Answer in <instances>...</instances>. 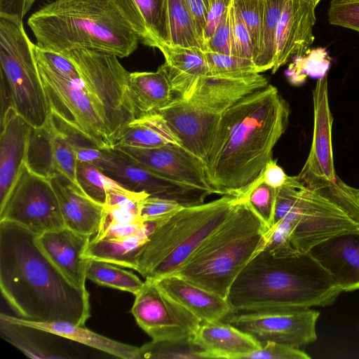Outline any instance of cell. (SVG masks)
Masks as SVG:
<instances>
[{
	"label": "cell",
	"instance_id": "52a82bcc",
	"mask_svg": "<svg viewBox=\"0 0 359 359\" xmlns=\"http://www.w3.org/2000/svg\"><path fill=\"white\" fill-rule=\"evenodd\" d=\"M243 196L223 195L185 206L158 221L137 257L135 271L145 280L172 274L226 220Z\"/></svg>",
	"mask_w": 359,
	"mask_h": 359
},
{
	"label": "cell",
	"instance_id": "4dcf8cb0",
	"mask_svg": "<svg viewBox=\"0 0 359 359\" xmlns=\"http://www.w3.org/2000/svg\"><path fill=\"white\" fill-rule=\"evenodd\" d=\"M169 46L197 47L205 51L187 0H167Z\"/></svg>",
	"mask_w": 359,
	"mask_h": 359
},
{
	"label": "cell",
	"instance_id": "d590c367",
	"mask_svg": "<svg viewBox=\"0 0 359 359\" xmlns=\"http://www.w3.org/2000/svg\"><path fill=\"white\" fill-rule=\"evenodd\" d=\"M241 196L246 197L248 203L266 226L273 225L276 204V189L263 181L262 173L250 184Z\"/></svg>",
	"mask_w": 359,
	"mask_h": 359
},
{
	"label": "cell",
	"instance_id": "6da1fadb",
	"mask_svg": "<svg viewBox=\"0 0 359 359\" xmlns=\"http://www.w3.org/2000/svg\"><path fill=\"white\" fill-rule=\"evenodd\" d=\"M65 54L77 67L67 74L36 57L50 111L100 148H112L124 128L140 116L130 73L116 55L90 50Z\"/></svg>",
	"mask_w": 359,
	"mask_h": 359
},
{
	"label": "cell",
	"instance_id": "d4e9b609",
	"mask_svg": "<svg viewBox=\"0 0 359 359\" xmlns=\"http://www.w3.org/2000/svg\"><path fill=\"white\" fill-rule=\"evenodd\" d=\"M144 45L159 49L169 45L167 0H113Z\"/></svg>",
	"mask_w": 359,
	"mask_h": 359
},
{
	"label": "cell",
	"instance_id": "7a4b0ae2",
	"mask_svg": "<svg viewBox=\"0 0 359 359\" xmlns=\"http://www.w3.org/2000/svg\"><path fill=\"white\" fill-rule=\"evenodd\" d=\"M289 116L288 104L270 84L222 115L205 162L214 194L241 196L272 158Z\"/></svg>",
	"mask_w": 359,
	"mask_h": 359
},
{
	"label": "cell",
	"instance_id": "7dc6e473",
	"mask_svg": "<svg viewBox=\"0 0 359 359\" xmlns=\"http://www.w3.org/2000/svg\"><path fill=\"white\" fill-rule=\"evenodd\" d=\"M205 48L206 50L208 51L231 55L230 22L228 9L213 34L205 43Z\"/></svg>",
	"mask_w": 359,
	"mask_h": 359
},
{
	"label": "cell",
	"instance_id": "f546056e",
	"mask_svg": "<svg viewBox=\"0 0 359 359\" xmlns=\"http://www.w3.org/2000/svg\"><path fill=\"white\" fill-rule=\"evenodd\" d=\"M170 144L180 145L162 116L153 113L130 122L114 147L154 148Z\"/></svg>",
	"mask_w": 359,
	"mask_h": 359
},
{
	"label": "cell",
	"instance_id": "f6af8a7d",
	"mask_svg": "<svg viewBox=\"0 0 359 359\" xmlns=\"http://www.w3.org/2000/svg\"><path fill=\"white\" fill-rule=\"evenodd\" d=\"M248 359H309L310 355L299 348L268 341L258 350L248 354Z\"/></svg>",
	"mask_w": 359,
	"mask_h": 359
},
{
	"label": "cell",
	"instance_id": "7bdbcfd3",
	"mask_svg": "<svg viewBox=\"0 0 359 359\" xmlns=\"http://www.w3.org/2000/svg\"><path fill=\"white\" fill-rule=\"evenodd\" d=\"M149 195L145 192L131 191L114 180L107 194L105 207H115L140 215L142 200Z\"/></svg>",
	"mask_w": 359,
	"mask_h": 359
},
{
	"label": "cell",
	"instance_id": "7402d4cb",
	"mask_svg": "<svg viewBox=\"0 0 359 359\" xmlns=\"http://www.w3.org/2000/svg\"><path fill=\"white\" fill-rule=\"evenodd\" d=\"M56 193L65 227L91 238L98 231L106 208L61 175L50 179Z\"/></svg>",
	"mask_w": 359,
	"mask_h": 359
},
{
	"label": "cell",
	"instance_id": "e0dca14e",
	"mask_svg": "<svg viewBox=\"0 0 359 359\" xmlns=\"http://www.w3.org/2000/svg\"><path fill=\"white\" fill-rule=\"evenodd\" d=\"M313 131L311 150L299 180L317 178L336 181L339 178L334 169L332 128L333 117L328 99L327 75L319 78L313 91Z\"/></svg>",
	"mask_w": 359,
	"mask_h": 359
},
{
	"label": "cell",
	"instance_id": "4fadbf2b",
	"mask_svg": "<svg viewBox=\"0 0 359 359\" xmlns=\"http://www.w3.org/2000/svg\"><path fill=\"white\" fill-rule=\"evenodd\" d=\"M131 313L137 325L155 340H192L202 322L154 280H145L135 294Z\"/></svg>",
	"mask_w": 359,
	"mask_h": 359
},
{
	"label": "cell",
	"instance_id": "603a6c76",
	"mask_svg": "<svg viewBox=\"0 0 359 359\" xmlns=\"http://www.w3.org/2000/svg\"><path fill=\"white\" fill-rule=\"evenodd\" d=\"M192 341L203 358L244 359L262 347L251 335L225 321L201 322Z\"/></svg>",
	"mask_w": 359,
	"mask_h": 359
},
{
	"label": "cell",
	"instance_id": "9c48e42d",
	"mask_svg": "<svg viewBox=\"0 0 359 359\" xmlns=\"http://www.w3.org/2000/svg\"><path fill=\"white\" fill-rule=\"evenodd\" d=\"M286 220L293 227L292 239L300 253L334 236L359 232V223L338 206L304 187L297 176H288L276 189L273 224Z\"/></svg>",
	"mask_w": 359,
	"mask_h": 359
},
{
	"label": "cell",
	"instance_id": "836d02e7",
	"mask_svg": "<svg viewBox=\"0 0 359 359\" xmlns=\"http://www.w3.org/2000/svg\"><path fill=\"white\" fill-rule=\"evenodd\" d=\"M114 264L89 259L86 278L104 287H111L135 294L144 281L133 272L122 269Z\"/></svg>",
	"mask_w": 359,
	"mask_h": 359
},
{
	"label": "cell",
	"instance_id": "277c9868",
	"mask_svg": "<svg viewBox=\"0 0 359 359\" xmlns=\"http://www.w3.org/2000/svg\"><path fill=\"white\" fill-rule=\"evenodd\" d=\"M341 292L309 252L276 257L261 250L238 276L227 300L234 313L330 306Z\"/></svg>",
	"mask_w": 359,
	"mask_h": 359
},
{
	"label": "cell",
	"instance_id": "ee69618b",
	"mask_svg": "<svg viewBox=\"0 0 359 359\" xmlns=\"http://www.w3.org/2000/svg\"><path fill=\"white\" fill-rule=\"evenodd\" d=\"M184 207L172 200L149 196L141 202L140 215L144 222H158L168 218Z\"/></svg>",
	"mask_w": 359,
	"mask_h": 359
},
{
	"label": "cell",
	"instance_id": "60d3db41",
	"mask_svg": "<svg viewBox=\"0 0 359 359\" xmlns=\"http://www.w3.org/2000/svg\"><path fill=\"white\" fill-rule=\"evenodd\" d=\"M228 12L230 22L231 55L253 61V48L249 32L232 0H230Z\"/></svg>",
	"mask_w": 359,
	"mask_h": 359
},
{
	"label": "cell",
	"instance_id": "ac0fdd59",
	"mask_svg": "<svg viewBox=\"0 0 359 359\" xmlns=\"http://www.w3.org/2000/svg\"><path fill=\"white\" fill-rule=\"evenodd\" d=\"M316 7L306 0H287L285 3L276 30L273 73L293 57L308 53L314 41Z\"/></svg>",
	"mask_w": 359,
	"mask_h": 359
},
{
	"label": "cell",
	"instance_id": "5bb4252c",
	"mask_svg": "<svg viewBox=\"0 0 359 359\" xmlns=\"http://www.w3.org/2000/svg\"><path fill=\"white\" fill-rule=\"evenodd\" d=\"M267 85L266 78L259 73H208L198 79L188 95L180 97L199 118L217 128L222 115L229 107L246 95Z\"/></svg>",
	"mask_w": 359,
	"mask_h": 359
},
{
	"label": "cell",
	"instance_id": "484cf974",
	"mask_svg": "<svg viewBox=\"0 0 359 359\" xmlns=\"http://www.w3.org/2000/svg\"><path fill=\"white\" fill-rule=\"evenodd\" d=\"M0 317L43 332L79 342L117 358L140 359V347L113 340L87 329L84 325L66 321H36L4 313H1Z\"/></svg>",
	"mask_w": 359,
	"mask_h": 359
},
{
	"label": "cell",
	"instance_id": "74e56055",
	"mask_svg": "<svg viewBox=\"0 0 359 359\" xmlns=\"http://www.w3.org/2000/svg\"><path fill=\"white\" fill-rule=\"evenodd\" d=\"M292 230V225L288 221L282 219L274 223L266 231L261 250L276 257H287L301 254L293 245Z\"/></svg>",
	"mask_w": 359,
	"mask_h": 359
},
{
	"label": "cell",
	"instance_id": "3957f363",
	"mask_svg": "<svg viewBox=\"0 0 359 359\" xmlns=\"http://www.w3.org/2000/svg\"><path fill=\"white\" fill-rule=\"evenodd\" d=\"M37 235L0 221V288L18 317L84 325L90 316L89 293L72 283L47 257Z\"/></svg>",
	"mask_w": 359,
	"mask_h": 359
},
{
	"label": "cell",
	"instance_id": "f5cc1de1",
	"mask_svg": "<svg viewBox=\"0 0 359 359\" xmlns=\"http://www.w3.org/2000/svg\"><path fill=\"white\" fill-rule=\"evenodd\" d=\"M306 1L312 3L313 4H314L316 6L321 0H306Z\"/></svg>",
	"mask_w": 359,
	"mask_h": 359
},
{
	"label": "cell",
	"instance_id": "bcb514c9",
	"mask_svg": "<svg viewBox=\"0 0 359 359\" xmlns=\"http://www.w3.org/2000/svg\"><path fill=\"white\" fill-rule=\"evenodd\" d=\"M145 224L144 222H111L101 226L91 241L123 239L138 232Z\"/></svg>",
	"mask_w": 359,
	"mask_h": 359
},
{
	"label": "cell",
	"instance_id": "8d00e7d4",
	"mask_svg": "<svg viewBox=\"0 0 359 359\" xmlns=\"http://www.w3.org/2000/svg\"><path fill=\"white\" fill-rule=\"evenodd\" d=\"M76 180L81 189L91 198L105 205L107 191L114 180L88 162H77Z\"/></svg>",
	"mask_w": 359,
	"mask_h": 359
},
{
	"label": "cell",
	"instance_id": "f907efd6",
	"mask_svg": "<svg viewBox=\"0 0 359 359\" xmlns=\"http://www.w3.org/2000/svg\"><path fill=\"white\" fill-rule=\"evenodd\" d=\"M187 1L195 21L197 32L204 43L203 30L210 9V0H187Z\"/></svg>",
	"mask_w": 359,
	"mask_h": 359
},
{
	"label": "cell",
	"instance_id": "30bf717a",
	"mask_svg": "<svg viewBox=\"0 0 359 359\" xmlns=\"http://www.w3.org/2000/svg\"><path fill=\"white\" fill-rule=\"evenodd\" d=\"M1 220L16 223L37 236L65 227L50 179L34 172L25 164L0 205Z\"/></svg>",
	"mask_w": 359,
	"mask_h": 359
},
{
	"label": "cell",
	"instance_id": "ffe728a7",
	"mask_svg": "<svg viewBox=\"0 0 359 359\" xmlns=\"http://www.w3.org/2000/svg\"><path fill=\"white\" fill-rule=\"evenodd\" d=\"M32 128L13 107L1 116L0 205L6 199L25 163Z\"/></svg>",
	"mask_w": 359,
	"mask_h": 359
},
{
	"label": "cell",
	"instance_id": "5b68a950",
	"mask_svg": "<svg viewBox=\"0 0 359 359\" xmlns=\"http://www.w3.org/2000/svg\"><path fill=\"white\" fill-rule=\"evenodd\" d=\"M27 24L38 47L59 53L90 50L123 58L140 41L113 0H53Z\"/></svg>",
	"mask_w": 359,
	"mask_h": 359
},
{
	"label": "cell",
	"instance_id": "cb8c5ba5",
	"mask_svg": "<svg viewBox=\"0 0 359 359\" xmlns=\"http://www.w3.org/2000/svg\"><path fill=\"white\" fill-rule=\"evenodd\" d=\"M157 285L202 322L223 321L233 313L227 300L177 275L158 280Z\"/></svg>",
	"mask_w": 359,
	"mask_h": 359
},
{
	"label": "cell",
	"instance_id": "4316f807",
	"mask_svg": "<svg viewBox=\"0 0 359 359\" xmlns=\"http://www.w3.org/2000/svg\"><path fill=\"white\" fill-rule=\"evenodd\" d=\"M163 55V65L172 89L179 97L189 94L198 79L209 72L205 51L197 47L164 45L158 49Z\"/></svg>",
	"mask_w": 359,
	"mask_h": 359
},
{
	"label": "cell",
	"instance_id": "d6986e66",
	"mask_svg": "<svg viewBox=\"0 0 359 359\" xmlns=\"http://www.w3.org/2000/svg\"><path fill=\"white\" fill-rule=\"evenodd\" d=\"M309 252L343 292L359 290V232L334 236L316 245Z\"/></svg>",
	"mask_w": 359,
	"mask_h": 359
},
{
	"label": "cell",
	"instance_id": "83f0119b",
	"mask_svg": "<svg viewBox=\"0 0 359 359\" xmlns=\"http://www.w3.org/2000/svg\"><path fill=\"white\" fill-rule=\"evenodd\" d=\"M129 87L140 116L157 113L174 99L163 65L156 72H130Z\"/></svg>",
	"mask_w": 359,
	"mask_h": 359
},
{
	"label": "cell",
	"instance_id": "7c38bea8",
	"mask_svg": "<svg viewBox=\"0 0 359 359\" xmlns=\"http://www.w3.org/2000/svg\"><path fill=\"white\" fill-rule=\"evenodd\" d=\"M102 173L131 191L175 201L183 206L203 203L210 192L170 181L146 168L117 147L102 149L92 163Z\"/></svg>",
	"mask_w": 359,
	"mask_h": 359
},
{
	"label": "cell",
	"instance_id": "c3c4849f",
	"mask_svg": "<svg viewBox=\"0 0 359 359\" xmlns=\"http://www.w3.org/2000/svg\"><path fill=\"white\" fill-rule=\"evenodd\" d=\"M229 2L230 0H210V9L203 30L205 46L226 12Z\"/></svg>",
	"mask_w": 359,
	"mask_h": 359
},
{
	"label": "cell",
	"instance_id": "f35d334b",
	"mask_svg": "<svg viewBox=\"0 0 359 359\" xmlns=\"http://www.w3.org/2000/svg\"><path fill=\"white\" fill-rule=\"evenodd\" d=\"M232 1L249 32L253 48V62L255 63L261 43L264 0Z\"/></svg>",
	"mask_w": 359,
	"mask_h": 359
},
{
	"label": "cell",
	"instance_id": "e575fe53",
	"mask_svg": "<svg viewBox=\"0 0 359 359\" xmlns=\"http://www.w3.org/2000/svg\"><path fill=\"white\" fill-rule=\"evenodd\" d=\"M141 358H203L192 340H155L140 347Z\"/></svg>",
	"mask_w": 359,
	"mask_h": 359
},
{
	"label": "cell",
	"instance_id": "f1b7e54d",
	"mask_svg": "<svg viewBox=\"0 0 359 359\" xmlns=\"http://www.w3.org/2000/svg\"><path fill=\"white\" fill-rule=\"evenodd\" d=\"M158 222H146L138 232L123 239L90 240L82 256L135 269L137 257Z\"/></svg>",
	"mask_w": 359,
	"mask_h": 359
},
{
	"label": "cell",
	"instance_id": "1f68e13d",
	"mask_svg": "<svg viewBox=\"0 0 359 359\" xmlns=\"http://www.w3.org/2000/svg\"><path fill=\"white\" fill-rule=\"evenodd\" d=\"M36 329L0 317L2 337L26 356L34 359L65 358V355L50 348L34 334Z\"/></svg>",
	"mask_w": 359,
	"mask_h": 359
},
{
	"label": "cell",
	"instance_id": "9a60e30c",
	"mask_svg": "<svg viewBox=\"0 0 359 359\" xmlns=\"http://www.w3.org/2000/svg\"><path fill=\"white\" fill-rule=\"evenodd\" d=\"M77 162L73 146L50 113L43 126L32 128L25 163L32 171L48 179L59 174L79 185Z\"/></svg>",
	"mask_w": 359,
	"mask_h": 359
},
{
	"label": "cell",
	"instance_id": "d6a6232c",
	"mask_svg": "<svg viewBox=\"0 0 359 359\" xmlns=\"http://www.w3.org/2000/svg\"><path fill=\"white\" fill-rule=\"evenodd\" d=\"M287 0H264L262 34L255 65L258 73L272 69L275 64L276 34Z\"/></svg>",
	"mask_w": 359,
	"mask_h": 359
},
{
	"label": "cell",
	"instance_id": "816d5d0a",
	"mask_svg": "<svg viewBox=\"0 0 359 359\" xmlns=\"http://www.w3.org/2000/svg\"><path fill=\"white\" fill-rule=\"evenodd\" d=\"M262 173L264 182L275 189L283 186L288 177L277 164L276 161L272 158L267 163Z\"/></svg>",
	"mask_w": 359,
	"mask_h": 359
},
{
	"label": "cell",
	"instance_id": "44dd1931",
	"mask_svg": "<svg viewBox=\"0 0 359 359\" xmlns=\"http://www.w3.org/2000/svg\"><path fill=\"white\" fill-rule=\"evenodd\" d=\"M91 237L67 227L36 236L39 248L52 263L76 286L86 288L89 259L82 255Z\"/></svg>",
	"mask_w": 359,
	"mask_h": 359
},
{
	"label": "cell",
	"instance_id": "2e32d148",
	"mask_svg": "<svg viewBox=\"0 0 359 359\" xmlns=\"http://www.w3.org/2000/svg\"><path fill=\"white\" fill-rule=\"evenodd\" d=\"M117 148L170 181L214 194L203 162L180 145L170 144L154 148Z\"/></svg>",
	"mask_w": 359,
	"mask_h": 359
},
{
	"label": "cell",
	"instance_id": "8fae6325",
	"mask_svg": "<svg viewBox=\"0 0 359 359\" xmlns=\"http://www.w3.org/2000/svg\"><path fill=\"white\" fill-rule=\"evenodd\" d=\"M319 316L311 308L264 309L234 313L224 321L251 335L261 346L272 341L299 348L317 339Z\"/></svg>",
	"mask_w": 359,
	"mask_h": 359
},
{
	"label": "cell",
	"instance_id": "ab89813d",
	"mask_svg": "<svg viewBox=\"0 0 359 359\" xmlns=\"http://www.w3.org/2000/svg\"><path fill=\"white\" fill-rule=\"evenodd\" d=\"M209 74H245L258 73L252 60L211 51H205Z\"/></svg>",
	"mask_w": 359,
	"mask_h": 359
},
{
	"label": "cell",
	"instance_id": "681fc988",
	"mask_svg": "<svg viewBox=\"0 0 359 359\" xmlns=\"http://www.w3.org/2000/svg\"><path fill=\"white\" fill-rule=\"evenodd\" d=\"M34 1L35 0H0V15L22 20Z\"/></svg>",
	"mask_w": 359,
	"mask_h": 359
},
{
	"label": "cell",
	"instance_id": "8992f818",
	"mask_svg": "<svg viewBox=\"0 0 359 359\" xmlns=\"http://www.w3.org/2000/svg\"><path fill=\"white\" fill-rule=\"evenodd\" d=\"M267 229L244 196L172 274L227 299L238 276L262 249Z\"/></svg>",
	"mask_w": 359,
	"mask_h": 359
},
{
	"label": "cell",
	"instance_id": "ba28073f",
	"mask_svg": "<svg viewBox=\"0 0 359 359\" xmlns=\"http://www.w3.org/2000/svg\"><path fill=\"white\" fill-rule=\"evenodd\" d=\"M34 45L22 20L0 15V85L13 108L32 127L43 126L50 109L38 72Z\"/></svg>",
	"mask_w": 359,
	"mask_h": 359
},
{
	"label": "cell",
	"instance_id": "b9f144b4",
	"mask_svg": "<svg viewBox=\"0 0 359 359\" xmlns=\"http://www.w3.org/2000/svg\"><path fill=\"white\" fill-rule=\"evenodd\" d=\"M327 17L331 25L359 33V0H331Z\"/></svg>",
	"mask_w": 359,
	"mask_h": 359
}]
</instances>
